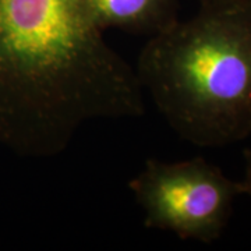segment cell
<instances>
[{"label": "cell", "mask_w": 251, "mask_h": 251, "mask_svg": "<svg viewBox=\"0 0 251 251\" xmlns=\"http://www.w3.org/2000/svg\"><path fill=\"white\" fill-rule=\"evenodd\" d=\"M87 0H0V148L53 158L95 120L143 116L144 91Z\"/></svg>", "instance_id": "obj_1"}, {"label": "cell", "mask_w": 251, "mask_h": 251, "mask_svg": "<svg viewBox=\"0 0 251 251\" xmlns=\"http://www.w3.org/2000/svg\"><path fill=\"white\" fill-rule=\"evenodd\" d=\"M87 3L92 20L103 32L119 29L151 38L179 21V0H87Z\"/></svg>", "instance_id": "obj_4"}, {"label": "cell", "mask_w": 251, "mask_h": 251, "mask_svg": "<svg viewBox=\"0 0 251 251\" xmlns=\"http://www.w3.org/2000/svg\"><path fill=\"white\" fill-rule=\"evenodd\" d=\"M249 3H250V6H251V0H249Z\"/></svg>", "instance_id": "obj_6"}, {"label": "cell", "mask_w": 251, "mask_h": 251, "mask_svg": "<svg viewBox=\"0 0 251 251\" xmlns=\"http://www.w3.org/2000/svg\"><path fill=\"white\" fill-rule=\"evenodd\" d=\"M244 173H243L242 180H239V188L240 194H246L251 197V151L244 152Z\"/></svg>", "instance_id": "obj_5"}, {"label": "cell", "mask_w": 251, "mask_h": 251, "mask_svg": "<svg viewBox=\"0 0 251 251\" xmlns=\"http://www.w3.org/2000/svg\"><path fill=\"white\" fill-rule=\"evenodd\" d=\"M128 188L147 227L201 243L222 234L234 200L242 196L239 181L202 158L172 163L148 159Z\"/></svg>", "instance_id": "obj_3"}, {"label": "cell", "mask_w": 251, "mask_h": 251, "mask_svg": "<svg viewBox=\"0 0 251 251\" xmlns=\"http://www.w3.org/2000/svg\"><path fill=\"white\" fill-rule=\"evenodd\" d=\"M137 78L168 125L198 147L251 135V6L200 0L194 17L148 38Z\"/></svg>", "instance_id": "obj_2"}]
</instances>
